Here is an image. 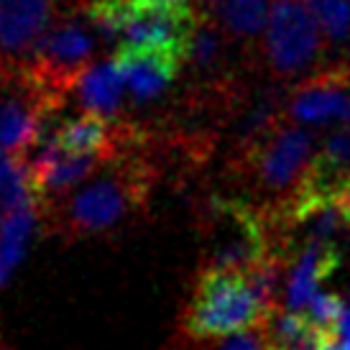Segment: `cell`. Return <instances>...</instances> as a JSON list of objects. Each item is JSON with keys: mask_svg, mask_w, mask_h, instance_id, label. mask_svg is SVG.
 Here are the masks:
<instances>
[{"mask_svg": "<svg viewBox=\"0 0 350 350\" xmlns=\"http://www.w3.org/2000/svg\"><path fill=\"white\" fill-rule=\"evenodd\" d=\"M148 141L113 156L98 174L67 197L41 213L49 233L64 241H85L98 235L118 233L133 223L148 207V197L159 179L156 161L146 154Z\"/></svg>", "mask_w": 350, "mask_h": 350, "instance_id": "6da1fadb", "label": "cell"}, {"mask_svg": "<svg viewBox=\"0 0 350 350\" xmlns=\"http://www.w3.org/2000/svg\"><path fill=\"white\" fill-rule=\"evenodd\" d=\"M202 269L248 273L271 253L286 256L289 243L258 202L210 197L202 204Z\"/></svg>", "mask_w": 350, "mask_h": 350, "instance_id": "7a4b0ae2", "label": "cell"}, {"mask_svg": "<svg viewBox=\"0 0 350 350\" xmlns=\"http://www.w3.org/2000/svg\"><path fill=\"white\" fill-rule=\"evenodd\" d=\"M98 39L116 51H164L187 57L197 10L187 0H90L85 5Z\"/></svg>", "mask_w": 350, "mask_h": 350, "instance_id": "3957f363", "label": "cell"}, {"mask_svg": "<svg viewBox=\"0 0 350 350\" xmlns=\"http://www.w3.org/2000/svg\"><path fill=\"white\" fill-rule=\"evenodd\" d=\"M314 159V133L284 120L261 144L230 159V169L253 187L261 207L276 217L292 202Z\"/></svg>", "mask_w": 350, "mask_h": 350, "instance_id": "277c9868", "label": "cell"}, {"mask_svg": "<svg viewBox=\"0 0 350 350\" xmlns=\"http://www.w3.org/2000/svg\"><path fill=\"white\" fill-rule=\"evenodd\" d=\"M271 317L243 273L200 271L192 299L182 312V332L189 340H225L230 335L263 330Z\"/></svg>", "mask_w": 350, "mask_h": 350, "instance_id": "5b68a950", "label": "cell"}, {"mask_svg": "<svg viewBox=\"0 0 350 350\" xmlns=\"http://www.w3.org/2000/svg\"><path fill=\"white\" fill-rule=\"evenodd\" d=\"M258 51L273 82L297 85L325 67L327 41L304 0H273Z\"/></svg>", "mask_w": 350, "mask_h": 350, "instance_id": "8992f818", "label": "cell"}, {"mask_svg": "<svg viewBox=\"0 0 350 350\" xmlns=\"http://www.w3.org/2000/svg\"><path fill=\"white\" fill-rule=\"evenodd\" d=\"M98 33L88 16L67 13L54 23L36 54L26 64V72L51 100L64 103L72 90L79 88L82 77L95 67Z\"/></svg>", "mask_w": 350, "mask_h": 350, "instance_id": "52a82bcc", "label": "cell"}, {"mask_svg": "<svg viewBox=\"0 0 350 350\" xmlns=\"http://www.w3.org/2000/svg\"><path fill=\"white\" fill-rule=\"evenodd\" d=\"M64 103L51 100L26 69H0V154L29 159Z\"/></svg>", "mask_w": 350, "mask_h": 350, "instance_id": "ba28073f", "label": "cell"}, {"mask_svg": "<svg viewBox=\"0 0 350 350\" xmlns=\"http://www.w3.org/2000/svg\"><path fill=\"white\" fill-rule=\"evenodd\" d=\"M350 110V59H335L289 90L286 120L294 126H325Z\"/></svg>", "mask_w": 350, "mask_h": 350, "instance_id": "9c48e42d", "label": "cell"}, {"mask_svg": "<svg viewBox=\"0 0 350 350\" xmlns=\"http://www.w3.org/2000/svg\"><path fill=\"white\" fill-rule=\"evenodd\" d=\"M59 13L62 0H0V69H26Z\"/></svg>", "mask_w": 350, "mask_h": 350, "instance_id": "30bf717a", "label": "cell"}, {"mask_svg": "<svg viewBox=\"0 0 350 350\" xmlns=\"http://www.w3.org/2000/svg\"><path fill=\"white\" fill-rule=\"evenodd\" d=\"M113 59L133 105H151L169 95L185 69V59L164 51H116Z\"/></svg>", "mask_w": 350, "mask_h": 350, "instance_id": "8fae6325", "label": "cell"}, {"mask_svg": "<svg viewBox=\"0 0 350 350\" xmlns=\"http://www.w3.org/2000/svg\"><path fill=\"white\" fill-rule=\"evenodd\" d=\"M342 261V251L338 243H322V241H304L299 256L294 258L286 273V292L284 304L292 314H304L310 301L317 297L320 286Z\"/></svg>", "mask_w": 350, "mask_h": 350, "instance_id": "7c38bea8", "label": "cell"}, {"mask_svg": "<svg viewBox=\"0 0 350 350\" xmlns=\"http://www.w3.org/2000/svg\"><path fill=\"white\" fill-rule=\"evenodd\" d=\"M77 95L85 113L103 118L107 123H118L128 90L116 59H105L90 69L79 82Z\"/></svg>", "mask_w": 350, "mask_h": 350, "instance_id": "4fadbf2b", "label": "cell"}, {"mask_svg": "<svg viewBox=\"0 0 350 350\" xmlns=\"http://www.w3.org/2000/svg\"><path fill=\"white\" fill-rule=\"evenodd\" d=\"M41 223V215L36 207L21 210L13 217L0 223V289L10 284V276L16 273L21 261L26 258L31 238Z\"/></svg>", "mask_w": 350, "mask_h": 350, "instance_id": "5bb4252c", "label": "cell"}, {"mask_svg": "<svg viewBox=\"0 0 350 350\" xmlns=\"http://www.w3.org/2000/svg\"><path fill=\"white\" fill-rule=\"evenodd\" d=\"M29 207H36V202L31 195L26 159L0 154V223Z\"/></svg>", "mask_w": 350, "mask_h": 350, "instance_id": "9a60e30c", "label": "cell"}, {"mask_svg": "<svg viewBox=\"0 0 350 350\" xmlns=\"http://www.w3.org/2000/svg\"><path fill=\"white\" fill-rule=\"evenodd\" d=\"M266 338L276 350H320L322 332L304 314L276 312L266 325Z\"/></svg>", "mask_w": 350, "mask_h": 350, "instance_id": "2e32d148", "label": "cell"}, {"mask_svg": "<svg viewBox=\"0 0 350 350\" xmlns=\"http://www.w3.org/2000/svg\"><path fill=\"white\" fill-rule=\"evenodd\" d=\"M332 49L350 46V0H304Z\"/></svg>", "mask_w": 350, "mask_h": 350, "instance_id": "e0dca14e", "label": "cell"}, {"mask_svg": "<svg viewBox=\"0 0 350 350\" xmlns=\"http://www.w3.org/2000/svg\"><path fill=\"white\" fill-rule=\"evenodd\" d=\"M342 304H345V299H340L338 294L320 292L310 301V307L304 310V317H307L320 332H332L335 325H338V320H340Z\"/></svg>", "mask_w": 350, "mask_h": 350, "instance_id": "ac0fdd59", "label": "cell"}, {"mask_svg": "<svg viewBox=\"0 0 350 350\" xmlns=\"http://www.w3.org/2000/svg\"><path fill=\"white\" fill-rule=\"evenodd\" d=\"M266 342H269V338H266V327H263V330L230 335V338H225L223 342H217L215 350H269Z\"/></svg>", "mask_w": 350, "mask_h": 350, "instance_id": "d6986e66", "label": "cell"}, {"mask_svg": "<svg viewBox=\"0 0 350 350\" xmlns=\"http://www.w3.org/2000/svg\"><path fill=\"white\" fill-rule=\"evenodd\" d=\"M332 335H335L338 340L345 342V345L350 348V301H345V304H342L340 320H338V325H335Z\"/></svg>", "mask_w": 350, "mask_h": 350, "instance_id": "ffe728a7", "label": "cell"}, {"mask_svg": "<svg viewBox=\"0 0 350 350\" xmlns=\"http://www.w3.org/2000/svg\"><path fill=\"white\" fill-rule=\"evenodd\" d=\"M320 350H350L345 342H340L332 332H322V342H320Z\"/></svg>", "mask_w": 350, "mask_h": 350, "instance_id": "44dd1931", "label": "cell"}, {"mask_svg": "<svg viewBox=\"0 0 350 350\" xmlns=\"http://www.w3.org/2000/svg\"><path fill=\"white\" fill-rule=\"evenodd\" d=\"M345 120H348V126H350V110H348V118H345Z\"/></svg>", "mask_w": 350, "mask_h": 350, "instance_id": "7402d4cb", "label": "cell"}, {"mask_svg": "<svg viewBox=\"0 0 350 350\" xmlns=\"http://www.w3.org/2000/svg\"><path fill=\"white\" fill-rule=\"evenodd\" d=\"M269 350H276V348H269Z\"/></svg>", "mask_w": 350, "mask_h": 350, "instance_id": "603a6c76", "label": "cell"}]
</instances>
